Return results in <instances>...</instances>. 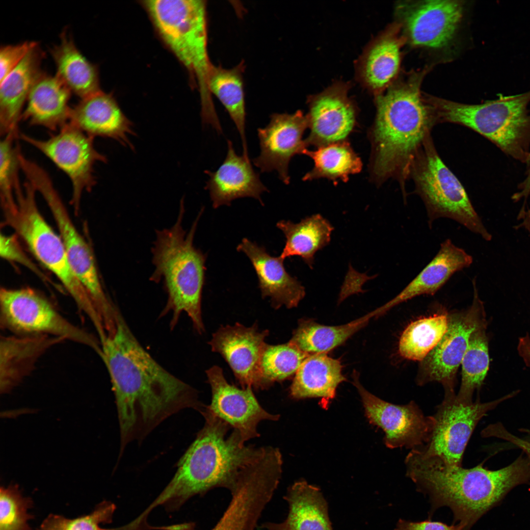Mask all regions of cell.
<instances>
[{
  "instance_id": "cell-1",
  "label": "cell",
  "mask_w": 530,
  "mask_h": 530,
  "mask_svg": "<svg viewBox=\"0 0 530 530\" xmlns=\"http://www.w3.org/2000/svg\"><path fill=\"white\" fill-rule=\"evenodd\" d=\"M108 371L120 433L119 457L133 441L142 442L170 416L186 408L202 414L198 392L159 364L136 340L121 313L115 331L100 343Z\"/></svg>"
},
{
  "instance_id": "cell-2",
  "label": "cell",
  "mask_w": 530,
  "mask_h": 530,
  "mask_svg": "<svg viewBox=\"0 0 530 530\" xmlns=\"http://www.w3.org/2000/svg\"><path fill=\"white\" fill-rule=\"evenodd\" d=\"M424 76V73L413 74L375 97L376 115L369 132L371 180L377 185L397 180L404 202L413 161L437 124L421 93Z\"/></svg>"
},
{
  "instance_id": "cell-3",
  "label": "cell",
  "mask_w": 530,
  "mask_h": 530,
  "mask_svg": "<svg viewBox=\"0 0 530 530\" xmlns=\"http://www.w3.org/2000/svg\"><path fill=\"white\" fill-rule=\"evenodd\" d=\"M406 476L417 490L426 495L431 508L429 517L441 507L450 509L453 524L471 530L475 523L497 504L522 477L514 464L489 470L482 464L471 468L449 464L418 450H411L405 459Z\"/></svg>"
},
{
  "instance_id": "cell-4",
  "label": "cell",
  "mask_w": 530,
  "mask_h": 530,
  "mask_svg": "<svg viewBox=\"0 0 530 530\" xmlns=\"http://www.w3.org/2000/svg\"><path fill=\"white\" fill-rule=\"evenodd\" d=\"M203 428L177 464L175 474L164 489L143 512L147 516L159 505L180 503L198 494L223 487L230 490L240 471L258 458L265 447L246 446L239 433L207 409Z\"/></svg>"
},
{
  "instance_id": "cell-5",
  "label": "cell",
  "mask_w": 530,
  "mask_h": 530,
  "mask_svg": "<svg viewBox=\"0 0 530 530\" xmlns=\"http://www.w3.org/2000/svg\"><path fill=\"white\" fill-rule=\"evenodd\" d=\"M185 213L182 201L175 223L169 228L157 230L152 248L154 266L150 280L162 281L167 300L161 315L172 314L173 328L180 315L185 312L199 333L205 330L201 313V299L205 279L206 256L193 244L201 210L187 232L183 227Z\"/></svg>"
},
{
  "instance_id": "cell-6",
  "label": "cell",
  "mask_w": 530,
  "mask_h": 530,
  "mask_svg": "<svg viewBox=\"0 0 530 530\" xmlns=\"http://www.w3.org/2000/svg\"><path fill=\"white\" fill-rule=\"evenodd\" d=\"M437 123L468 127L488 139L508 156L523 163L530 160V90L477 105L433 96L426 97Z\"/></svg>"
},
{
  "instance_id": "cell-7",
  "label": "cell",
  "mask_w": 530,
  "mask_h": 530,
  "mask_svg": "<svg viewBox=\"0 0 530 530\" xmlns=\"http://www.w3.org/2000/svg\"><path fill=\"white\" fill-rule=\"evenodd\" d=\"M35 186L28 181L16 188L15 202L2 207L4 221L24 241L40 263L59 279L77 307L92 322L98 314L69 264L65 248L38 208Z\"/></svg>"
},
{
  "instance_id": "cell-8",
  "label": "cell",
  "mask_w": 530,
  "mask_h": 530,
  "mask_svg": "<svg viewBox=\"0 0 530 530\" xmlns=\"http://www.w3.org/2000/svg\"><path fill=\"white\" fill-rule=\"evenodd\" d=\"M154 23L165 43L200 85L201 104L212 102L208 78L212 64L208 56L206 9L200 0H150L145 1Z\"/></svg>"
},
{
  "instance_id": "cell-9",
  "label": "cell",
  "mask_w": 530,
  "mask_h": 530,
  "mask_svg": "<svg viewBox=\"0 0 530 530\" xmlns=\"http://www.w3.org/2000/svg\"><path fill=\"white\" fill-rule=\"evenodd\" d=\"M410 179L414 183L415 193L424 204L430 228L434 220L448 218L485 240H491V234L475 210L465 188L439 157L431 135L413 161Z\"/></svg>"
},
{
  "instance_id": "cell-10",
  "label": "cell",
  "mask_w": 530,
  "mask_h": 530,
  "mask_svg": "<svg viewBox=\"0 0 530 530\" xmlns=\"http://www.w3.org/2000/svg\"><path fill=\"white\" fill-rule=\"evenodd\" d=\"M1 328L17 335H49L86 345L98 354L100 343L64 318L42 295L29 288H1Z\"/></svg>"
},
{
  "instance_id": "cell-11",
  "label": "cell",
  "mask_w": 530,
  "mask_h": 530,
  "mask_svg": "<svg viewBox=\"0 0 530 530\" xmlns=\"http://www.w3.org/2000/svg\"><path fill=\"white\" fill-rule=\"evenodd\" d=\"M27 178L42 195L51 211L74 273L102 319L110 320L114 316L116 307L103 288L92 251L72 222L50 176L42 167L37 166L29 171Z\"/></svg>"
},
{
  "instance_id": "cell-12",
  "label": "cell",
  "mask_w": 530,
  "mask_h": 530,
  "mask_svg": "<svg viewBox=\"0 0 530 530\" xmlns=\"http://www.w3.org/2000/svg\"><path fill=\"white\" fill-rule=\"evenodd\" d=\"M514 394L481 403L460 399L454 391L445 392L444 399L433 415L435 423L430 439L417 450L449 464L462 466L465 449L480 419Z\"/></svg>"
},
{
  "instance_id": "cell-13",
  "label": "cell",
  "mask_w": 530,
  "mask_h": 530,
  "mask_svg": "<svg viewBox=\"0 0 530 530\" xmlns=\"http://www.w3.org/2000/svg\"><path fill=\"white\" fill-rule=\"evenodd\" d=\"M19 137L43 153L68 177L72 186L71 202L77 212L83 192L91 191L96 185L94 165L107 161L95 148L94 138L69 122L47 139L21 132Z\"/></svg>"
},
{
  "instance_id": "cell-14",
  "label": "cell",
  "mask_w": 530,
  "mask_h": 530,
  "mask_svg": "<svg viewBox=\"0 0 530 530\" xmlns=\"http://www.w3.org/2000/svg\"><path fill=\"white\" fill-rule=\"evenodd\" d=\"M474 298L467 311L448 315L447 330L437 345L421 362L417 382L420 385L436 381L445 392L453 391L456 374L472 332L485 320L483 302L479 297L476 279L472 281Z\"/></svg>"
},
{
  "instance_id": "cell-15",
  "label": "cell",
  "mask_w": 530,
  "mask_h": 530,
  "mask_svg": "<svg viewBox=\"0 0 530 530\" xmlns=\"http://www.w3.org/2000/svg\"><path fill=\"white\" fill-rule=\"evenodd\" d=\"M353 378L367 418L383 430L388 448L404 447L411 450L423 447L429 441L434 426L433 416L424 415L414 401L404 405L385 401L365 389L357 373H354Z\"/></svg>"
},
{
  "instance_id": "cell-16",
  "label": "cell",
  "mask_w": 530,
  "mask_h": 530,
  "mask_svg": "<svg viewBox=\"0 0 530 530\" xmlns=\"http://www.w3.org/2000/svg\"><path fill=\"white\" fill-rule=\"evenodd\" d=\"M464 12L462 1H405L397 4L399 24L414 46L441 49L453 40Z\"/></svg>"
},
{
  "instance_id": "cell-17",
  "label": "cell",
  "mask_w": 530,
  "mask_h": 530,
  "mask_svg": "<svg viewBox=\"0 0 530 530\" xmlns=\"http://www.w3.org/2000/svg\"><path fill=\"white\" fill-rule=\"evenodd\" d=\"M348 83L337 81L308 98L310 132L307 147L317 148L346 140L357 123V111L348 96Z\"/></svg>"
},
{
  "instance_id": "cell-18",
  "label": "cell",
  "mask_w": 530,
  "mask_h": 530,
  "mask_svg": "<svg viewBox=\"0 0 530 530\" xmlns=\"http://www.w3.org/2000/svg\"><path fill=\"white\" fill-rule=\"evenodd\" d=\"M307 128V117L301 110L272 114L269 123L257 130L260 153L253 159L254 164L262 173L276 171L280 180L288 185L291 159L296 155H304L308 149L303 139Z\"/></svg>"
},
{
  "instance_id": "cell-19",
  "label": "cell",
  "mask_w": 530,
  "mask_h": 530,
  "mask_svg": "<svg viewBox=\"0 0 530 530\" xmlns=\"http://www.w3.org/2000/svg\"><path fill=\"white\" fill-rule=\"evenodd\" d=\"M206 374L212 390L207 410L237 430L243 442L260 436L257 428L261 421L279 419V415L269 413L262 407L252 387L239 389L229 384L219 367H212Z\"/></svg>"
},
{
  "instance_id": "cell-20",
  "label": "cell",
  "mask_w": 530,
  "mask_h": 530,
  "mask_svg": "<svg viewBox=\"0 0 530 530\" xmlns=\"http://www.w3.org/2000/svg\"><path fill=\"white\" fill-rule=\"evenodd\" d=\"M267 330L259 331L256 323L247 327L239 323L221 326L209 344L228 363L242 388H255L261 358L266 344Z\"/></svg>"
},
{
  "instance_id": "cell-21",
  "label": "cell",
  "mask_w": 530,
  "mask_h": 530,
  "mask_svg": "<svg viewBox=\"0 0 530 530\" xmlns=\"http://www.w3.org/2000/svg\"><path fill=\"white\" fill-rule=\"evenodd\" d=\"M205 173L209 176L206 189L214 209L230 206L233 200L243 197L253 198L264 205L261 196L267 188L250 159L237 154L231 141L227 140V152L222 163L215 171Z\"/></svg>"
},
{
  "instance_id": "cell-22",
  "label": "cell",
  "mask_w": 530,
  "mask_h": 530,
  "mask_svg": "<svg viewBox=\"0 0 530 530\" xmlns=\"http://www.w3.org/2000/svg\"><path fill=\"white\" fill-rule=\"evenodd\" d=\"M69 123L94 138H109L132 148L129 138L134 134L132 123L111 95L102 91L71 107Z\"/></svg>"
},
{
  "instance_id": "cell-23",
  "label": "cell",
  "mask_w": 530,
  "mask_h": 530,
  "mask_svg": "<svg viewBox=\"0 0 530 530\" xmlns=\"http://www.w3.org/2000/svg\"><path fill=\"white\" fill-rule=\"evenodd\" d=\"M237 250L249 258L257 274L262 297H268L271 305L278 309L296 307L305 295L304 287L286 270L279 256L273 257L265 248L247 238L238 245Z\"/></svg>"
},
{
  "instance_id": "cell-24",
  "label": "cell",
  "mask_w": 530,
  "mask_h": 530,
  "mask_svg": "<svg viewBox=\"0 0 530 530\" xmlns=\"http://www.w3.org/2000/svg\"><path fill=\"white\" fill-rule=\"evenodd\" d=\"M398 25L389 26L372 40L357 61V78L375 97L392 84L399 69L402 39Z\"/></svg>"
},
{
  "instance_id": "cell-25",
  "label": "cell",
  "mask_w": 530,
  "mask_h": 530,
  "mask_svg": "<svg viewBox=\"0 0 530 530\" xmlns=\"http://www.w3.org/2000/svg\"><path fill=\"white\" fill-rule=\"evenodd\" d=\"M44 56V53L37 43L19 65L0 82L1 137L10 133H19L18 124L28 95L43 72L41 64Z\"/></svg>"
},
{
  "instance_id": "cell-26",
  "label": "cell",
  "mask_w": 530,
  "mask_h": 530,
  "mask_svg": "<svg viewBox=\"0 0 530 530\" xmlns=\"http://www.w3.org/2000/svg\"><path fill=\"white\" fill-rule=\"evenodd\" d=\"M65 341L49 335L1 336L0 341V392L10 393L34 370L40 357Z\"/></svg>"
},
{
  "instance_id": "cell-27",
  "label": "cell",
  "mask_w": 530,
  "mask_h": 530,
  "mask_svg": "<svg viewBox=\"0 0 530 530\" xmlns=\"http://www.w3.org/2000/svg\"><path fill=\"white\" fill-rule=\"evenodd\" d=\"M472 256L454 244L450 239L444 241L431 261L401 292L379 307L383 314L394 306L421 295H433L456 272L469 267Z\"/></svg>"
},
{
  "instance_id": "cell-28",
  "label": "cell",
  "mask_w": 530,
  "mask_h": 530,
  "mask_svg": "<svg viewBox=\"0 0 530 530\" xmlns=\"http://www.w3.org/2000/svg\"><path fill=\"white\" fill-rule=\"evenodd\" d=\"M71 94L56 75L42 72L30 91L21 119L31 126L60 130L69 122Z\"/></svg>"
},
{
  "instance_id": "cell-29",
  "label": "cell",
  "mask_w": 530,
  "mask_h": 530,
  "mask_svg": "<svg viewBox=\"0 0 530 530\" xmlns=\"http://www.w3.org/2000/svg\"><path fill=\"white\" fill-rule=\"evenodd\" d=\"M284 499L288 503L286 518L280 523L266 522L267 530H333L328 504L320 489L304 480L288 488Z\"/></svg>"
},
{
  "instance_id": "cell-30",
  "label": "cell",
  "mask_w": 530,
  "mask_h": 530,
  "mask_svg": "<svg viewBox=\"0 0 530 530\" xmlns=\"http://www.w3.org/2000/svg\"><path fill=\"white\" fill-rule=\"evenodd\" d=\"M56 69V76L72 93L80 99L101 90L97 67L77 47L67 29L60 34V42L50 50Z\"/></svg>"
},
{
  "instance_id": "cell-31",
  "label": "cell",
  "mask_w": 530,
  "mask_h": 530,
  "mask_svg": "<svg viewBox=\"0 0 530 530\" xmlns=\"http://www.w3.org/2000/svg\"><path fill=\"white\" fill-rule=\"evenodd\" d=\"M342 370L340 362L325 353L309 354L295 374L290 388V396L295 399H333L338 385L346 380Z\"/></svg>"
},
{
  "instance_id": "cell-32",
  "label": "cell",
  "mask_w": 530,
  "mask_h": 530,
  "mask_svg": "<svg viewBox=\"0 0 530 530\" xmlns=\"http://www.w3.org/2000/svg\"><path fill=\"white\" fill-rule=\"evenodd\" d=\"M276 226L284 234L285 246L279 257H300L310 268L314 264L317 251L327 246L331 240L334 227L319 213L307 216L299 222L279 221Z\"/></svg>"
},
{
  "instance_id": "cell-33",
  "label": "cell",
  "mask_w": 530,
  "mask_h": 530,
  "mask_svg": "<svg viewBox=\"0 0 530 530\" xmlns=\"http://www.w3.org/2000/svg\"><path fill=\"white\" fill-rule=\"evenodd\" d=\"M243 63L230 69L212 64L208 75L209 91L225 107L239 134L242 155L249 159L245 135L246 111L242 71Z\"/></svg>"
},
{
  "instance_id": "cell-34",
  "label": "cell",
  "mask_w": 530,
  "mask_h": 530,
  "mask_svg": "<svg viewBox=\"0 0 530 530\" xmlns=\"http://www.w3.org/2000/svg\"><path fill=\"white\" fill-rule=\"evenodd\" d=\"M375 316L373 311L345 324L321 325L310 319H301L289 342L308 354L325 353L341 345Z\"/></svg>"
},
{
  "instance_id": "cell-35",
  "label": "cell",
  "mask_w": 530,
  "mask_h": 530,
  "mask_svg": "<svg viewBox=\"0 0 530 530\" xmlns=\"http://www.w3.org/2000/svg\"><path fill=\"white\" fill-rule=\"evenodd\" d=\"M304 155L314 161L313 168L305 174L303 181L326 178L333 182H347L350 175L361 171L363 164L347 140L318 147L317 150L307 149Z\"/></svg>"
},
{
  "instance_id": "cell-36",
  "label": "cell",
  "mask_w": 530,
  "mask_h": 530,
  "mask_svg": "<svg viewBox=\"0 0 530 530\" xmlns=\"http://www.w3.org/2000/svg\"><path fill=\"white\" fill-rule=\"evenodd\" d=\"M448 315L436 314L409 324L402 333L398 351L404 358L421 362L437 345L446 332Z\"/></svg>"
},
{
  "instance_id": "cell-37",
  "label": "cell",
  "mask_w": 530,
  "mask_h": 530,
  "mask_svg": "<svg viewBox=\"0 0 530 530\" xmlns=\"http://www.w3.org/2000/svg\"><path fill=\"white\" fill-rule=\"evenodd\" d=\"M487 322L479 324L471 334L462 360V378L456 394L460 399L472 400L475 391L482 385L489 366Z\"/></svg>"
},
{
  "instance_id": "cell-38",
  "label": "cell",
  "mask_w": 530,
  "mask_h": 530,
  "mask_svg": "<svg viewBox=\"0 0 530 530\" xmlns=\"http://www.w3.org/2000/svg\"><path fill=\"white\" fill-rule=\"evenodd\" d=\"M309 355L290 342L278 345L266 344L261 358L255 389H268L274 383L295 374Z\"/></svg>"
},
{
  "instance_id": "cell-39",
  "label": "cell",
  "mask_w": 530,
  "mask_h": 530,
  "mask_svg": "<svg viewBox=\"0 0 530 530\" xmlns=\"http://www.w3.org/2000/svg\"><path fill=\"white\" fill-rule=\"evenodd\" d=\"M31 498L24 496L17 484L0 489V530H32L29 522L34 516L29 512Z\"/></svg>"
},
{
  "instance_id": "cell-40",
  "label": "cell",
  "mask_w": 530,
  "mask_h": 530,
  "mask_svg": "<svg viewBox=\"0 0 530 530\" xmlns=\"http://www.w3.org/2000/svg\"><path fill=\"white\" fill-rule=\"evenodd\" d=\"M115 508L114 504L104 501L89 514L75 518L51 513L37 530H104L100 525L111 521Z\"/></svg>"
},
{
  "instance_id": "cell-41",
  "label": "cell",
  "mask_w": 530,
  "mask_h": 530,
  "mask_svg": "<svg viewBox=\"0 0 530 530\" xmlns=\"http://www.w3.org/2000/svg\"><path fill=\"white\" fill-rule=\"evenodd\" d=\"M38 43L25 41L16 44L1 46L0 49V82L21 62L28 52Z\"/></svg>"
},
{
  "instance_id": "cell-42",
  "label": "cell",
  "mask_w": 530,
  "mask_h": 530,
  "mask_svg": "<svg viewBox=\"0 0 530 530\" xmlns=\"http://www.w3.org/2000/svg\"><path fill=\"white\" fill-rule=\"evenodd\" d=\"M0 256L4 259L22 264L34 271L40 277L43 276L41 272L35 267L32 262L25 255L18 243L15 236L0 235ZM45 277L44 276H43Z\"/></svg>"
},
{
  "instance_id": "cell-43",
  "label": "cell",
  "mask_w": 530,
  "mask_h": 530,
  "mask_svg": "<svg viewBox=\"0 0 530 530\" xmlns=\"http://www.w3.org/2000/svg\"><path fill=\"white\" fill-rule=\"evenodd\" d=\"M483 437H495L505 440L522 449L530 458V442L522 439L507 431L502 424H490L481 432Z\"/></svg>"
},
{
  "instance_id": "cell-44",
  "label": "cell",
  "mask_w": 530,
  "mask_h": 530,
  "mask_svg": "<svg viewBox=\"0 0 530 530\" xmlns=\"http://www.w3.org/2000/svg\"><path fill=\"white\" fill-rule=\"evenodd\" d=\"M395 530H463V528L459 524L448 525L441 522L431 521L429 519L420 522L400 519L397 522Z\"/></svg>"
},
{
  "instance_id": "cell-45",
  "label": "cell",
  "mask_w": 530,
  "mask_h": 530,
  "mask_svg": "<svg viewBox=\"0 0 530 530\" xmlns=\"http://www.w3.org/2000/svg\"><path fill=\"white\" fill-rule=\"evenodd\" d=\"M528 164H530V167L527 171L526 177L518 186V191L515 193L512 197L514 201H518L523 199L525 200L524 204L530 195V160ZM527 213L530 216V206L527 209Z\"/></svg>"
},
{
  "instance_id": "cell-46",
  "label": "cell",
  "mask_w": 530,
  "mask_h": 530,
  "mask_svg": "<svg viewBox=\"0 0 530 530\" xmlns=\"http://www.w3.org/2000/svg\"><path fill=\"white\" fill-rule=\"evenodd\" d=\"M518 350L526 365L530 367V337L529 335L520 339Z\"/></svg>"
}]
</instances>
